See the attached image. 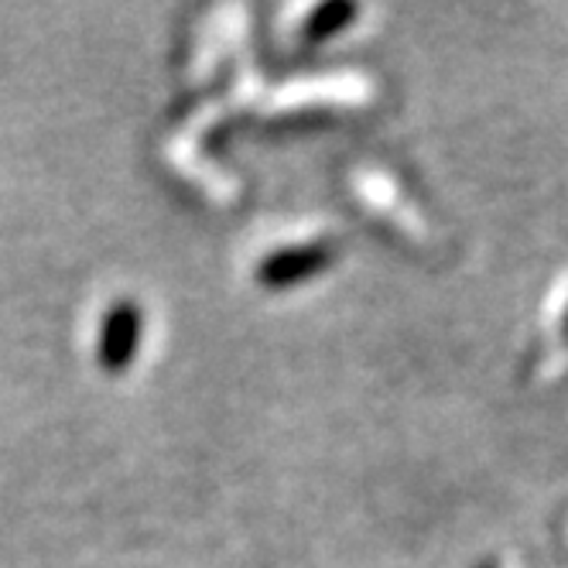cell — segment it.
<instances>
[{
	"label": "cell",
	"instance_id": "6da1fadb",
	"mask_svg": "<svg viewBox=\"0 0 568 568\" xmlns=\"http://www.w3.org/2000/svg\"><path fill=\"white\" fill-rule=\"evenodd\" d=\"M339 261V247L333 240H308V243H292L267 254L257 264V284L267 292H288L295 284H305L318 274H326Z\"/></svg>",
	"mask_w": 568,
	"mask_h": 568
},
{
	"label": "cell",
	"instance_id": "7a4b0ae2",
	"mask_svg": "<svg viewBox=\"0 0 568 568\" xmlns=\"http://www.w3.org/2000/svg\"><path fill=\"white\" fill-rule=\"evenodd\" d=\"M144 339V312L134 298H120L106 308L97 336V363L103 374H124L138 359Z\"/></svg>",
	"mask_w": 568,
	"mask_h": 568
},
{
	"label": "cell",
	"instance_id": "3957f363",
	"mask_svg": "<svg viewBox=\"0 0 568 568\" xmlns=\"http://www.w3.org/2000/svg\"><path fill=\"white\" fill-rule=\"evenodd\" d=\"M356 18H359V8L349 4V0H326V4H318L302 21V42H308V45L329 42V38L343 34Z\"/></svg>",
	"mask_w": 568,
	"mask_h": 568
},
{
	"label": "cell",
	"instance_id": "277c9868",
	"mask_svg": "<svg viewBox=\"0 0 568 568\" xmlns=\"http://www.w3.org/2000/svg\"><path fill=\"white\" fill-rule=\"evenodd\" d=\"M476 568H500V565H497V561H490V558H486V561H479Z\"/></svg>",
	"mask_w": 568,
	"mask_h": 568
},
{
	"label": "cell",
	"instance_id": "5b68a950",
	"mask_svg": "<svg viewBox=\"0 0 568 568\" xmlns=\"http://www.w3.org/2000/svg\"><path fill=\"white\" fill-rule=\"evenodd\" d=\"M565 339H568V315H565Z\"/></svg>",
	"mask_w": 568,
	"mask_h": 568
}]
</instances>
